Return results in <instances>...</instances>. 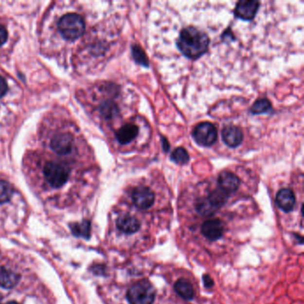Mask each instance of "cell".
Here are the masks:
<instances>
[{
  "label": "cell",
  "instance_id": "cell-1",
  "mask_svg": "<svg viewBox=\"0 0 304 304\" xmlns=\"http://www.w3.org/2000/svg\"><path fill=\"white\" fill-rule=\"evenodd\" d=\"M27 181L43 201L73 204L90 194L98 166L93 150L67 109L45 112L22 156Z\"/></svg>",
  "mask_w": 304,
  "mask_h": 304
},
{
  "label": "cell",
  "instance_id": "cell-2",
  "mask_svg": "<svg viewBox=\"0 0 304 304\" xmlns=\"http://www.w3.org/2000/svg\"><path fill=\"white\" fill-rule=\"evenodd\" d=\"M96 2L55 1L38 26L40 52L72 74L96 71L110 51L115 32Z\"/></svg>",
  "mask_w": 304,
  "mask_h": 304
},
{
  "label": "cell",
  "instance_id": "cell-3",
  "mask_svg": "<svg viewBox=\"0 0 304 304\" xmlns=\"http://www.w3.org/2000/svg\"><path fill=\"white\" fill-rule=\"evenodd\" d=\"M24 95L21 86L0 69V141L15 128L23 108Z\"/></svg>",
  "mask_w": 304,
  "mask_h": 304
},
{
  "label": "cell",
  "instance_id": "cell-4",
  "mask_svg": "<svg viewBox=\"0 0 304 304\" xmlns=\"http://www.w3.org/2000/svg\"><path fill=\"white\" fill-rule=\"evenodd\" d=\"M211 38L206 32L197 27L182 28L176 39V47L184 57L197 60L208 52Z\"/></svg>",
  "mask_w": 304,
  "mask_h": 304
},
{
  "label": "cell",
  "instance_id": "cell-5",
  "mask_svg": "<svg viewBox=\"0 0 304 304\" xmlns=\"http://www.w3.org/2000/svg\"><path fill=\"white\" fill-rule=\"evenodd\" d=\"M20 37L16 21L0 17V61H5L14 51Z\"/></svg>",
  "mask_w": 304,
  "mask_h": 304
},
{
  "label": "cell",
  "instance_id": "cell-6",
  "mask_svg": "<svg viewBox=\"0 0 304 304\" xmlns=\"http://www.w3.org/2000/svg\"><path fill=\"white\" fill-rule=\"evenodd\" d=\"M127 298L130 304H153L155 290L148 281H139L128 289Z\"/></svg>",
  "mask_w": 304,
  "mask_h": 304
},
{
  "label": "cell",
  "instance_id": "cell-7",
  "mask_svg": "<svg viewBox=\"0 0 304 304\" xmlns=\"http://www.w3.org/2000/svg\"><path fill=\"white\" fill-rule=\"evenodd\" d=\"M193 138L202 146H211L217 141L218 130L213 123H199L193 131Z\"/></svg>",
  "mask_w": 304,
  "mask_h": 304
},
{
  "label": "cell",
  "instance_id": "cell-8",
  "mask_svg": "<svg viewBox=\"0 0 304 304\" xmlns=\"http://www.w3.org/2000/svg\"><path fill=\"white\" fill-rule=\"evenodd\" d=\"M131 199L134 205L139 210H147L155 203V193L149 187L139 186L135 187L131 193Z\"/></svg>",
  "mask_w": 304,
  "mask_h": 304
},
{
  "label": "cell",
  "instance_id": "cell-9",
  "mask_svg": "<svg viewBox=\"0 0 304 304\" xmlns=\"http://www.w3.org/2000/svg\"><path fill=\"white\" fill-rule=\"evenodd\" d=\"M261 2L253 0H242L236 3L234 8V16L242 21H251L254 19L260 9Z\"/></svg>",
  "mask_w": 304,
  "mask_h": 304
},
{
  "label": "cell",
  "instance_id": "cell-10",
  "mask_svg": "<svg viewBox=\"0 0 304 304\" xmlns=\"http://www.w3.org/2000/svg\"><path fill=\"white\" fill-rule=\"evenodd\" d=\"M139 128L134 123L123 124L113 133V139L120 145L129 144L139 135Z\"/></svg>",
  "mask_w": 304,
  "mask_h": 304
},
{
  "label": "cell",
  "instance_id": "cell-11",
  "mask_svg": "<svg viewBox=\"0 0 304 304\" xmlns=\"http://www.w3.org/2000/svg\"><path fill=\"white\" fill-rule=\"evenodd\" d=\"M202 233L209 240H219L224 233V226L219 219H208L202 225Z\"/></svg>",
  "mask_w": 304,
  "mask_h": 304
},
{
  "label": "cell",
  "instance_id": "cell-12",
  "mask_svg": "<svg viewBox=\"0 0 304 304\" xmlns=\"http://www.w3.org/2000/svg\"><path fill=\"white\" fill-rule=\"evenodd\" d=\"M218 184L220 189L230 195L235 192L240 185V179L234 173L230 171H222L218 178Z\"/></svg>",
  "mask_w": 304,
  "mask_h": 304
},
{
  "label": "cell",
  "instance_id": "cell-13",
  "mask_svg": "<svg viewBox=\"0 0 304 304\" xmlns=\"http://www.w3.org/2000/svg\"><path fill=\"white\" fill-rule=\"evenodd\" d=\"M222 139L228 146L235 148L242 143L244 135L240 128L236 126H227L222 130Z\"/></svg>",
  "mask_w": 304,
  "mask_h": 304
},
{
  "label": "cell",
  "instance_id": "cell-14",
  "mask_svg": "<svg viewBox=\"0 0 304 304\" xmlns=\"http://www.w3.org/2000/svg\"><path fill=\"white\" fill-rule=\"evenodd\" d=\"M295 196L289 188H283L278 191L276 197V203L278 207L286 213H290L295 206Z\"/></svg>",
  "mask_w": 304,
  "mask_h": 304
},
{
  "label": "cell",
  "instance_id": "cell-15",
  "mask_svg": "<svg viewBox=\"0 0 304 304\" xmlns=\"http://www.w3.org/2000/svg\"><path fill=\"white\" fill-rule=\"evenodd\" d=\"M116 225L120 231L127 235H131L140 229V222L139 219L128 214H125L119 217L116 220Z\"/></svg>",
  "mask_w": 304,
  "mask_h": 304
},
{
  "label": "cell",
  "instance_id": "cell-16",
  "mask_svg": "<svg viewBox=\"0 0 304 304\" xmlns=\"http://www.w3.org/2000/svg\"><path fill=\"white\" fill-rule=\"evenodd\" d=\"M20 277L13 270L6 268H0V286L5 289H12L19 282Z\"/></svg>",
  "mask_w": 304,
  "mask_h": 304
},
{
  "label": "cell",
  "instance_id": "cell-17",
  "mask_svg": "<svg viewBox=\"0 0 304 304\" xmlns=\"http://www.w3.org/2000/svg\"><path fill=\"white\" fill-rule=\"evenodd\" d=\"M174 290L184 300H192L195 291L191 283L185 278H179L174 285Z\"/></svg>",
  "mask_w": 304,
  "mask_h": 304
},
{
  "label": "cell",
  "instance_id": "cell-18",
  "mask_svg": "<svg viewBox=\"0 0 304 304\" xmlns=\"http://www.w3.org/2000/svg\"><path fill=\"white\" fill-rule=\"evenodd\" d=\"M196 210L198 214L204 217H210L216 214L218 209L209 201L207 197L198 199L196 203Z\"/></svg>",
  "mask_w": 304,
  "mask_h": 304
},
{
  "label": "cell",
  "instance_id": "cell-19",
  "mask_svg": "<svg viewBox=\"0 0 304 304\" xmlns=\"http://www.w3.org/2000/svg\"><path fill=\"white\" fill-rule=\"evenodd\" d=\"M230 197V195L224 192L222 189H220L219 187L214 189V191L210 193L207 198L211 203L214 204L216 208L219 210L221 208L225 203H227L228 199Z\"/></svg>",
  "mask_w": 304,
  "mask_h": 304
},
{
  "label": "cell",
  "instance_id": "cell-20",
  "mask_svg": "<svg viewBox=\"0 0 304 304\" xmlns=\"http://www.w3.org/2000/svg\"><path fill=\"white\" fill-rule=\"evenodd\" d=\"M171 160L177 164H186L189 161V155L183 147H178L172 152Z\"/></svg>",
  "mask_w": 304,
  "mask_h": 304
},
{
  "label": "cell",
  "instance_id": "cell-21",
  "mask_svg": "<svg viewBox=\"0 0 304 304\" xmlns=\"http://www.w3.org/2000/svg\"><path fill=\"white\" fill-rule=\"evenodd\" d=\"M271 109H272L271 103L268 99H259L252 105L251 112L252 114H262L265 112H268Z\"/></svg>",
  "mask_w": 304,
  "mask_h": 304
},
{
  "label": "cell",
  "instance_id": "cell-22",
  "mask_svg": "<svg viewBox=\"0 0 304 304\" xmlns=\"http://www.w3.org/2000/svg\"><path fill=\"white\" fill-rule=\"evenodd\" d=\"M131 52H132V55H133V58L136 61V63L141 64L144 67H148L149 62L147 60L146 54L142 48L138 45H133L131 47Z\"/></svg>",
  "mask_w": 304,
  "mask_h": 304
},
{
  "label": "cell",
  "instance_id": "cell-23",
  "mask_svg": "<svg viewBox=\"0 0 304 304\" xmlns=\"http://www.w3.org/2000/svg\"><path fill=\"white\" fill-rule=\"evenodd\" d=\"M72 230L73 234L78 236L89 237L90 233V223L89 221H82L78 224H75L72 227Z\"/></svg>",
  "mask_w": 304,
  "mask_h": 304
},
{
  "label": "cell",
  "instance_id": "cell-24",
  "mask_svg": "<svg viewBox=\"0 0 304 304\" xmlns=\"http://www.w3.org/2000/svg\"><path fill=\"white\" fill-rule=\"evenodd\" d=\"M203 285L206 288H211L214 286V280L209 275H204L203 277Z\"/></svg>",
  "mask_w": 304,
  "mask_h": 304
},
{
  "label": "cell",
  "instance_id": "cell-25",
  "mask_svg": "<svg viewBox=\"0 0 304 304\" xmlns=\"http://www.w3.org/2000/svg\"><path fill=\"white\" fill-rule=\"evenodd\" d=\"M161 140H162V148L164 150V152H168L169 150H170V144L168 143V141H167V139H164V138H161Z\"/></svg>",
  "mask_w": 304,
  "mask_h": 304
},
{
  "label": "cell",
  "instance_id": "cell-26",
  "mask_svg": "<svg viewBox=\"0 0 304 304\" xmlns=\"http://www.w3.org/2000/svg\"><path fill=\"white\" fill-rule=\"evenodd\" d=\"M17 304V303H16V302H9V303H7V304Z\"/></svg>",
  "mask_w": 304,
  "mask_h": 304
}]
</instances>
